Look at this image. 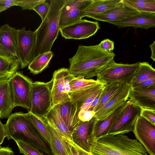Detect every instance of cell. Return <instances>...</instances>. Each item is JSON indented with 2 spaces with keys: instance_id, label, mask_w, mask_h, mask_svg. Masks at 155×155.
<instances>
[{
  "instance_id": "cell-1",
  "label": "cell",
  "mask_w": 155,
  "mask_h": 155,
  "mask_svg": "<svg viewBox=\"0 0 155 155\" xmlns=\"http://www.w3.org/2000/svg\"><path fill=\"white\" fill-rule=\"evenodd\" d=\"M115 54L102 50L99 45H79L75 55L69 59L70 74L74 77L90 78L96 76L112 60Z\"/></svg>"
},
{
  "instance_id": "cell-2",
  "label": "cell",
  "mask_w": 155,
  "mask_h": 155,
  "mask_svg": "<svg viewBox=\"0 0 155 155\" xmlns=\"http://www.w3.org/2000/svg\"><path fill=\"white\" fill-rule=\"evenodd\" d=\"M6 137L27 143L44 155H54L50 143L44 138L26 116L21 112L11 114L5 124Z\"/></svg>"
},
{
  "instance_id": "cell-3",
  "label": "cell",
  "mask_w": 155,
  "mask_h": 155,
  "mask_svg": "<svg viewBox=\"0 0 155 155\" xmlns=\"http://www.w3.org/2000/svg\"><path fill=\"white\" fill-rule=\"evenodd\" d=\"M88 142L93 155H148L137 140L125 135L107 134Z\"/></svg>"
},
{
  "instance_id": "cell-4",
  "label": "cell",
  "mask_w": 155,
  "mask_h": 155,
  "mask_svg": "<svg viewBox=\"0 0 155 155\" xmlns=\"http://www.w3.org/2000/svg\"><path fill=\"white\" fill-rule=\"evenodd\" d=\"M65 0H51L49 11L35 31L36 35L34 56L51 51L60 31L59 20Z\"/></svg>"
},
{
  "instance_id": "cell-5",
  "label": "cell",
  "mask_w": 155,
  "mask_h": 155,
  "mask_svg": "<svg viewBox=\"0 0 155 155\" xmlns=\"http://www.w3.org/2000/svg\"><path fill=\"white\" fill-rule=\"evenodd\" d=\"M139 62L118 63L113 59L97 74L96 80L104 84L116 82L130 84L134 74L138 67Z\"/></svg>"
},
{
  "instance_id": "cell-6",
  "label": "cell",
  "mask_w": 155,
  "mask_h": 155,
  "mask_svg": "<svg viewBox=\"0 0 155 155\" xmlns=\"http://www.w3.org/2000/svg\"><path fill=\"white\" fill-rule=\"evenodd\" d=\"M9 80L14 107H21L30 111L33 83L31 80L20 71H17Z\"/></svg>"
},
{
  "instance_id": "cell-7",
  "label": "cell",
  "mask_w": 155,
  "mask_h": 155,
  "mask_svg": "<svg viewBox=\"0 0 155 155\" xmlns=\"http://www.w3.org/2000/svg\"><path fill=\"white\" fill-rule=\"evenodd\" d=\"M51 79L47 82H33L31 92V108L30 111L41 118L45 117L52 108Z\"/></svg>"
},
{
  "instance_id": "cell-8",
  "label": "cell",
  "mask_w": 155,
  "mask_h": 155,
  "mask_svg": "<svg viewBox=\"0 0 155 155\" xmlns=\"http://www.w3.org/2000/svg\"><path fill=\"white\" fill-rule=\"evenodd\" d=\"M17 58L22 69L28 66L35 57L36 35L35 31H26L25 27L17 29Z\"/></svg>"
},
{
  "instance_id": "cell-9",
  "label": "cell",
  "mask_w": 155,
  "mask_h": 155,
  "mask_svg": "<svg viewBox=\"0 0 155 155\" xmlns=\"http://www.w3.org/2000/svg\"><path fill=\"white\" fill-rule=\"evenodd\" d=\"M141 108L130 100L118 116L108 134L124 135L133 131L135 123L140 115Z\"/></svg>"
},
{
  "instance_id": "cell-10",
  "label": "cell",
  "mask_w": 155,
  "mask_h": 155,
  "mask_svg": "<svg viewBox=\"0 0 155 155\" xmlns=\"http://www.w3.org/2000/svg\"><path fill=\"white\" fill-rule=\"evenodd\" d=\"M132 131L147 152L150 155H155V125L139 115Z\"/></svg>"
},
{
  "instance_id": "cell-11",
  "label": "cell",
  "mask_w": 155,
  "mask_h": 155,
  "mask_svg": "<svg viewBox=\"0 0 155 155\" xmlns=\"http://www.w3.org/2000/svg\"><path fill=\"white\" fill-rule=\"evenodd\" d=\"M100 29L97 22L81 19L60 29L59 31L66 39H81L94 35Z\"/></svg>"
},
{
  "instance_id": "cell-12",
  "label": "cell",
  "mask_w": 155,
  "mask_h": 155,
  "mask_svg": "<svg viewBox=\"0 0 155 155\" xmlns=\"http://www.w3.org/2000/svg\"><path fill=\"white\" fill-rule=\"evenodd\" d=\"M92 1V0H65L60 16V29L81 20L80 12L87 8Z\"/></svg>"
},
{
  "instance_id": "cell-13",
  "label": "cell",
  "mask_w": 155,
  "mask_h": 155,
  "mask_svg": "<svg viewBox=\"0 0 155 155\" xmlns=\"http://www.w3.org/2000/svg\"><path fill=\"white\" fill-rule=\"evenodd\" d=\"M17 31L7 24L0 26V55L13 60L16 56Z\"/></svg>"
},
{
  "instance_id": "cell-14",
  "label": "cell",
  "mask_w": 155,
  "mask_h": 155,
  "mask_svg": "<svg viewBox=\"0 0 155 155\" xmlns=\"http://www.w3.org/2000/svg\"><path fill=\"white\" fill-rule=\"evenodd\" d=\"M51 138L50 146L54 155H68L70 151L68 139L51 121L42 118Z\"/></svg>"
},
{
  "instance_id": "cell-15",
  "label": "cell",
  "mask_w": 155,
  "mask_h": 155,
  "mask_svg": "<svg viewBox=\"0 0 155 155\" xmlns=\"http://www.w3.org/2000/svg\"><path fill=\"white\" fill-rule=\"evenodd\" d=\"M69 71L68 69L64 68L55 71L53 73L51 92L52 107L71 101L69 94L65 91L64 83L65 77Z\"/></svg>"
},
{
  "instance_id": "cell-16",
  "label": "cell",
  "mask_w": 155,
  "mask_h": 155,
  "mask_svg": "<svg viewBox=\"0 0 155 155\" xmlns=\"http://www.w3.org/2000/svg\"><path fill=\"white\" fill-rule=\"evenodd\" d=\"M139 12L124 2L123 0H121L114 8L102 13L91 16L89 18L110 23L129 18L136 14Z\"/></svg>"
},
{
  "instance_id": "cell-17",
  "label": "cell",
  "mask_w": 155,
  "mask_h": 155,
  "mask_svg": "<svg viewBox=\"0 0 155 155\" xmlns=\"http://www.w3.org/2000/svg\"><path fill=\"white\" fill-rule=\"evenodd\" d=\"M110 23L120 28L131 27L148 29L155 27V12H139L129 18Z\"/></svg>"
},
{
  "instance_id": "cell-18",
  "label": "cell",
  "mask_w": 155,
  "mask_h": 155,
  "mask_svg": "<svg viewBox=\"0 0 155 155\" xmlns=\"http://www.w3.org/2000/svg\"><path fill=\"white\" fill-rule=\"evenodd\" d=\"M127 101L121 104L112 113L104 118L96 120L88 140H96L108 134L111 126L127 104Z\"/></svg>"
},
{
  "instance_id": "cell-19",
  "label": "cell",
  "mask_w": 155,
  "mask_h": 155,
  "mask_svg": "<svg viewBox=\"0 0 155 155\" xmlns=\"http://www.w3.org/2000/svg\"><path fill=\"white\" fill-rule=\"evenodd\" d=\"M96 119L94 117L88 121L79 120L71 132V139L77 145L86 152L91 153L88 140Z\"/></svg>"
},
{
  "instance_id": "cell-20",
  "label": "cell",
  "mask_w": 155,
  "mask_h": 155,
  "mask_svg": "<svg viewBox=\"0 0 155 155\" xmlns=\"http://www.w3.org/2000/svg\"><path fill=\"white\" fill-rule=\"evenodd\" d=\"M128 98L141 108L155 110V86L144 89L130 88Z\"/></svg>"
},
{
  "instance_id": "cell-21",
  "label": "cell",
  "mask_w": 155,
  "mask_h": 155,
  "mask_svg": "<svg viewBox=\"0 0 155 155\" xmlns=\"http://www.w3.org/2000/svg\"><path fill=\"white\" fill-rule=\"evenodd\" d=\"M131 86L130 84L118 93L101 108L95 112L94 117L97 120L103 119L112 113L121 104L128 99Z\"/></svg>"
},
{
  "instance_id": "cell-22",
  "label": "cell",
  "mask_w": 155,
  "mask_h": 155,
  "mask_svg": "<svg viewBox=\"0 0 155 155\" xmlns=\"http://www.w3.org/2000/svg\"><path fill=\"white\" fill-rule=\"evenodd\" d=\"M14 107L9 79L0 80V119L8 118Z\"/></svg>"
},
{
  "instance_id": "cell-23",
  "label": "cell",
  "mask_w": 155,
  "mask_h": 155,
  "mask_svg": "<svg viewBox=\"0 0 155 155\" xmlns=\"http://www.w3.org/2000/svg\"><path fill=\"white\" fill-rule=\"evenodd\" d=\"M121 0H92L87 8L80 12L81 19L102 13L116 7Z\"/></svg>"
},
{
  "instance_id": "cell-24",
  "label": "cell",
  "mask_w": 155,
  "mask_h": 155,
  "mask_svg": "<svg viewBox=\"0 0 155 155\" xmlns=\"http://www.w3.org/2000/svg\"><path fill=\"white\" fill-rule=\"evenodd\" d=\"M105 84L99 83L68 94L71 102L76 108V116L78 119L79 112L85 101L96 91L103 87Z\"/></svg>"
},
{
  "instance_id": "cell-25",
  "label": "cell",
  "mask_w": 155,
  "mask_h": 155,
  "mask_svg": "<svg viewBox=\"0 0 155 155\" xmlns=\"http://www.w3.org/2000/svg\"><path fill=\"white\" fill-rule=\"evenodd\" d=\"M129 84L116 82L105 84L93 111L95 113Z\"/></svg>"
},
{
  "instance_id": "cell-26",
  "label": "cell",
  "mask_w": 155,
  "mask_h": 155,
  "mask_svg": "<svg viewBox=\"0 0 155 155\" xmlns=\"http://www.w3.org/2000/svg\"><path fill=\"white\" fill-rule=\"evenodd\" d=\"M58 105L61 115L68 129L71 133L79 121L76 116V108L71 101Z\"/></svg>"
},
{
  "instance_id": "cell-27",
  "label": "cell",
  "mask_w": 155,
  "mask_h": 155,
  "mask_svg": "<svg viewBox=\"0 0 155 155\" xmlns=\"http://www.w3.org/2000/svg\"><path fill=\"white\" fill-rule=\"evenodd\" d=\"M53 56L51 51L37 54L28 66V69L33 74L41 73L48 67Z\"/></svg>"
},
{
  "instance_id": "cell-28",
  "label": "cell",
  "mask_w": 155,
  "mask_h": 155,
  "mask_svg": "<svg viewBox=\"0 0 155 155\" xmlns=\"http://www.w3.org/2000/svg\"><path fill=\"white\" fill-rule=\"evenodd\" d=\"M155 78V70L147 62H139L130 83L132 86L146 80Z\"/></svg>"
},
{
  "instance_id": "cell-29",
  "label": "cell",
  "mask_w": 155,
  "mask_h": 155,
  "mask_svg": "<svg viewBox=\"0 0 155 155\" xmlns=\"http://www.w3.org/2000/svg\"><path fill=\"white\" fill-rule=\"evenodd\" d=\"M20 67L18 60H13L0 55V80L9 79Z\"/></svg>"
},
{
  "instance_id": "cell-30",
  "label": "cell",
  "mask_w": 155,
  "mask_h": 155,
  "mask_svg": "<svg viewBox=\"0 0 155 155\" xmlns=\"http://www.w3.org/2000/svg\"><path fill=\"white\" fill-rule=\"evenodd\" d=\"M51 121L66 136L71 140V133L68 129L60 113L58 104L52 107L44 117Z\"/></svg>"
},
{
  "instance_id": "cell-31",
  "label": "cell",
  "mask_w": 155,
  "mask_h": 155,
  "mask_svg": "<svg viewBox=\"0 0 155 155\" xmlns=\"http://www.w3.org/2000/svg\"><path fill=\"white\" fill-rule=\"evenodd\" d=\"M139 12H155V0H123Z\"/></svg>"
},
{
  "instance_id": "cell-32",
  "label": "cell",
  "mask_w": 155,
  "mask_h": 155,
  "mask_svg": "<svg viewBox=\"0 0 155 155\" xmlns=\"http://www.w3.org/2000/svg\"><path fill=\"white\" fill-rule=\"evenodd\" d=\"M25 114L35 127L50 145V136L42 118L34 114L30 111L25 113Z\"/></svg>"
},
{
  "instance_id": "cell-33",
  "label": "cell",
  "mask_w": 155,
  "mask_h": 155,
  "mask_svg": "<svg viewBox=\"0 0 155 155\" xmlns=\"http://www.w3.org/2000/svg\"><path fill=\"white\" fill-rule=\"evenodd\" d=\"M99 83L97 80L93 79H86L80 77H74L69 82L70 87L69 93L89 87Z\"/></svg>"
},
{
  "instance_id": "cell-34",
  "label": "cell",
  "mask_w": 155,
  "mask_h": 155,
  "mask_svg": "<svg viewBox=\"0 0 155 155\" xmlns=\"http://www.w3.org/2000/svg\"><path fill=\"white\" fill-rule=\"evenodd\" d=\"M20 152L24 155H44L39 150L23 142L15 141Z\"/></svg>"
},
{
  "instance_id": "cell-35",
  "label": "cell",
  "mask_w": 155,
  "mask_h": 155,
  "mask_svg": "<svg viewBox=\"0 0 155 155\" xmlns=\"http://www.w3.org/2000/svg\"><path fill=\"white\" fill-rule=\"evenodd\" d=\"M50 3L44 0L42 2L37 5L33 10L36 12L40 16L42 21L46 16L49 9Z\"/></svg>"
},
{
  "instance_id": "cell-36",
  "label": "cell",
  "mask_w": 155,
  "mask_h": 155,
  "mask_svg": "<svg viewBox=\"0 0 155 155\" xmlns=\"http://www.w3.org/2000/svg\"><path fill=\"white\" fill-rule=\"evenodd\" d=\"M44 0H17L16 6L20 7L23 10H33L38 4Z\"/></svg>"
},
{
  "instance_id": "cell-37",
  "label": "cell",
  "mask_w": 155,
  "mask_h": 155,
  "mask_svg": "<svg viewBox=\"0 0 155 155\" xmlns=\"http://www.w3.org/2000/svg\"><path fill=\"white\" fill-rule=\"evenodd\" d=\"M70 145V151L68 155H93L80 148L70 139H68Z\"/></svg>"
},
{
  "instance_id": "cell-38",
  "label": "cell",
  "mask_w": 155,
  "mask_h": 155,
  "mask_svg": "<svg viewBox=\"0 0 155 155\" xmlns=\"http://www.w3.org/2000/svg\"><path fill=\"white\" fill-rule=\"evenodd\" d=\"M140 115L155 125V110L141 108Z\"/></svg>"
},
{
  "instance_id": "cell-39",
  "label": "cell",
  "mask_w": 155,
  "mask_h": 155,
  "mask_svg": "<svg viewBox=\"0 0 155 155\" xmlns=\"http://www.w3.org/2000/svg\"><path fill=\"white\" fill-rule=\"evenodd\" d=\"M102 50L108 52H112L114 49V42L108 39H106L98 44Z\"/></svg>"
},
{
  "instance_id": "cell-40",
  "label": "cell",
  "mask_w": 155,
  "mask_h": 155,
  "mask_svg": "<svg viewBox=\"0 0 155 155\" xmlns=\"http://www.w3.org/2000/svg\"><path fill=\"white\" fill-rule=\"evenodd\" d=\"M155 86V78L149 79L131 86L132 88L144 89Z\"/></svg>"
},
{
  "instance_id": "cell-41",
  "label": "cell",
  "mask_w": 155,
  "mask_h": 155,
  "mask_svg": "<svg viewBox=\"0 0 155 155\" xmlns=\"http://www.w3.org/2000/svg\"><path fill=\"white\" fill-rule=\"evenodd\" d=\"M95 113L93 111H85L79 113L78 118L79 120L82 121H88L94 116Z\"/></svg>"
},
{
  "instance_id": "cell-42",
  "label": "cell",
  "mask_w": 155,
  "mask_h": 155,
  "mask_svg": "<svg viewBox=\"0 0 155 155\" xmlns=\"http://www.w3.org/2000/svg\"><path fill=\"white\" fill-rule=\"evenodd\" d=\"M16 0H0V13L13 6L16 5Z\"/></svg>"
},
{
  "instance_id": "cell-43",
  "label": "cell",
  "mask_w": 155,
  "mask_h": 155,
  "mask_svg": "<svg viewBox=\"0 0 155 155\" xmlns=\"http://www.w3.org/2000/svg\"><path fill=\"white\" fill-rule=\"evenodd\" d=\"M74 77L70 74L69 71L67 73L65 77L64 83L65 90L66 92L68 94L69 93L70 91L69 82Z\"/></svg>"
},
{
  "instance_id": "cell-44",
  "label": "cell",
  "mask_w": 155,
  "mask_h": 155,
  "mask_svg": "<svg viewBox=\"0 0 155 155\" xmlns=\"http://www.w3.org/2000/svg\"><path fill=\"white\" fill-rule=\"evenodd\" d=\"M6 137V132L5 125L2 123L0 119V147Z\"/></svg>"
},
{
  "instance_id": "cell-45",
  "label": "cell",
  "mask_w": 155,
  "mask_h": 155,
  "mask_svg": "<svg viewBox=\"0 0 155 155\" xmlns=\"http://www.w3.org/2000/svg\"><path fill=\"white\" fill-rule=\"evenodd\" d=\"M0 155H14L12 149L8 146L0 147Z\"/></svg>"
},
{
  "instance_id": "cell-46",
  "label": "cell",
  "mask_w": 155,
  "mask_h": 155,
  "mask_svg": "<svg viewBox=\"0 0 155 155\" xmlns=\"http://www.w3.org/2000/svg\"><path fill=\"white\" fill-rule=\"evenodd\" d=\"M102 91L98 94L96 97L92 101L87 111H93L95 107L98 102V99Z\"/></svg>"
},
{
  "instance_id": "cell-47",
  "label": "cell",
  "mask_w": 155,
  "mask_h": 155,
  "mask_svg": "<svg viewBox=\"0 0 155 155\" xmlns=\"http://www.w3.org/2000/svg\"><path fill=\"white\" fill-rule=\"evenodd\" d=\"M151 51V55L150 58L154 61H155V41L150 45Z\"/></svg>"
}]
</instances>
